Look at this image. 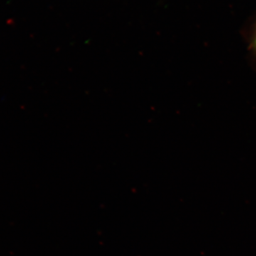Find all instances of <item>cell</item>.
I'll use <instances>...</instances> for the list:
<instances>
[{
    "label": "cell",
    "instance_id": "6da1fadb",
    "mask_svg": "<svg viewBox=\"0 0 256 256\" xmlns=\"http://www.w3.org/2000/svg\"><path fill=\"white\" fill-rule=\"evenodd\" d=\"M242 35L245 37L249 50L256 58V13L246 25Z\"/></svg>",
    "mask_w": 256,
    "mask_h": 256
}]
</instances>
